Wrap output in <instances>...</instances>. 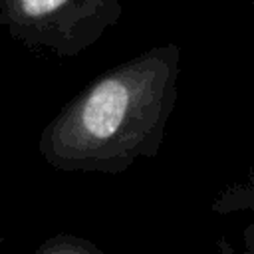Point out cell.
<instances>
[{
    "label": "cell",
    "instance_id": "obj_1",
    "mask_svg": "<svg viewBox=\"0 0 254 254\" xmlns=\"http://www.w3.org/2000/svg\"><path fill=\"white\" fill-rule=\"evenodd\" d=\"M179 62L177 44L155 46L91 79L44 127V161L64 173L121 175L155 159L177 101Z\"/></svg>",
    "mask_w": 254,
    "mask_h": 254
},
{
    "label": "cell",
    "instance_id": "obj_2",
    "mask_svg": "<svg viewBox=\"0 0 254 254\" xmlns=\"http://www.w3.org/2000/svg\"><path fill=\"white\" fill-rule=\"evenodd\" d=\"M123 14L121 0H0V24L30 50L73 58Z\"/></svg>",
    "mask_w": 254,
    "mask_h": 254
},
{
    "label": "cell",
    "instance_id": "obj_3",
    "mask_svg": "<svg viewBox=\"0 0 254 254\" xmlns=\"http://www.w3.org/2000/svg\"><path fill=\"white\" fill-rule=\"evenodd\" d=\"M212 210L218 214H228V212H238V210L254 212V171L244 183L232 185L226 190H222L220 196L212 202ZM242 242H244V248L250 254H254V216L242 232Z\"/></svg>",
    "mask_w": 254,
    "mask_h": 254
},
{
    "label": "cell",
    "instance_id": "obj_4",
    "mask_svg": "<svg viewBox=\"0 0 254 254\" xmlns=\"http://www.w3.org/2000/svg\"><path fill=\"white\" fill-rule=\"evenodd\" d=\"M36 252L38 254H103L99 246L73 234H56L48 238L42 246H38Z\"/></svg>",
    "mask_w": 254,
    "mask_h": 254
},
{
    "label": "cell",
    "instance_id": "obj_5",
    "mask_svg": "<svg viewBox=\"0 0 254 254\" xmlns=\"http://www.w3.org/2000/svg\"><path fill=\"white\" fill-rule=\"evenodd\" d=\"M0 244H2V236H0Z\"/></svg>",
    "mask_w": 254,
    "mask_h": 254
},
{
    "label": "cell",
    "instance_id": "obj_6",
    "mask_svg": "<svg viewBox=\"0 0 254 254\" xmlns=\"http://www.w3.org/2000/svg\"><path fill=\"white\" fill-rule=\"evenodd\" d=\"M252 4H254V0H252Z\"/></svg>",
    "mask_w": 254,
    "mask_h": 254
}]
</instances>
